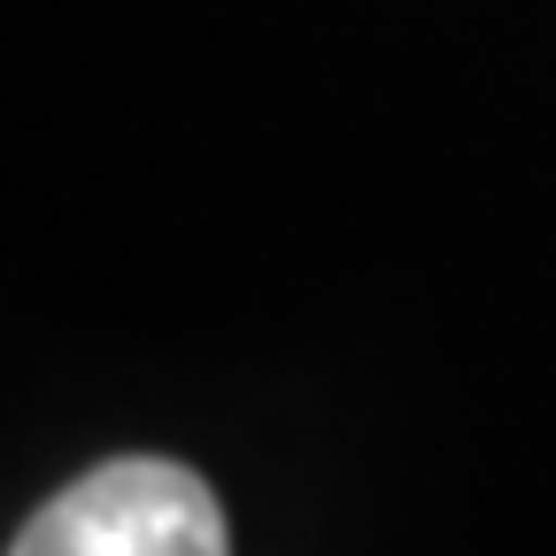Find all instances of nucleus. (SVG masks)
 Instances as JSON below:
<instances>
[{
  "mask_svg": "<svg viewBox=\"0 0 556 556\" xmlns=\"http://www.w3.org/2000/svg\"><path fill=\"white\" fill-rule=\"evenodd\" d=\"M9 556H232L217 495L163 456H116L62 486Z\"/></svg>",
  "mask_w": 556,
  "mask_h": 556,
  "instance_id": "f257e3e1",
  "label": "nucleus"
}]
</instances>
